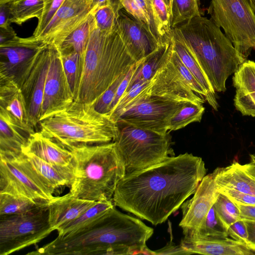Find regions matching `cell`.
<instances>
[{
	"label": "cell",
	"mask_w": 255,
	"mask_h": 255,
	"mask_svg": "<svg viewBox=\"0 0 255 255\" xmlns=\"http://www.w3.org/2000/svg\"><path fill=\"white\" fill-rule=\"evenodd\" d=\"M202 158L185 153L128 174L119 182L113 201L153 225L164 222L191 195L206 175Z\"/></svg>",
	"instance_id": "6da1fadb"
},
{
	"label": "cell",
	"mask_w": 255,
	"mask_h": 255,
	"mask_svg": "<svg viewBox=\"0 0 255 255\" xmlns=\"http://www.w3.org/2000/svg\"><path fill=\"white\" fill-rule=\"evenodd\" d=\"M115 207L81 232L67 237L57 236L26 255H150L146 243L153 229Z\"/></svg>",
	"instance_id": "7a4b0ae2"
},
{
	"label": "cell",
	"mask_w": 255,
	"mask_h": 255,
	"mask_svg": "<svg viewBox=\"0 0 255 255\" xmlns=\"http://www.w3.org/2000/svg\"><path fill=\"white\" fill-rule=\"evenodd\" d=\"M135 62L121 36L118 23L110 31L97 27L86 47L74 101L95 103Z\"/></svg>",
	"instance_id": "3957f363"
},
{
	"label": "cell",
	"mask_w": 255,
	"mask_h": 255,
	"mask_svg": "<svg viewBox=\"0 0 255 255\" xmlns=\"http://www.w3.org/2000/svg\"><path fill=\"white\" fill-rule=\"evenodd\" d=\"M67 149L73 155L74 175L69 192L83 199L113 201L119 182L126 174L115 142Z\"/></svg>",
	"instance_id": "277c9868"
},
{
	"label": "cell",
	"mask_w": 255,
	"mask_h": 255,
	"mask_svg": "<svg viewBox=\"0 0 255 255\" xmlns=\"http://www.w3.org/2000/svg\"><path fill=\"white\" fill-rule=\"evenodd\" d=\"M215 91L226 90V82L246 60L210 19L196 16L176 27Z\"/></svg>",
	"instance_id": "5b68a950"
},
{
	"label": "cell",
	"mask_w": 255,
	"mask_h": 255,
	"mask_svg": "<svg viewBox=\"0 0 255 255\" xmlns=\"http://www.w3.org/2000/svg\"><path fill=\"white\" fill-rule=\"evenodd\" d=\"M38 131L68 148L81 144L114 141L118 135L116 122L98 112L95 103L74 101L62 110L40 121Z\"/></svg>",
	"instance_id": "8992f818"
},
{
	"label": "cell",
	"mask_w": 255,
	"mask_h": 255,
	"mask_svg": "<svg viewBox=\"0 0 255 255\" xmlns=\"http://www.w3.org/2000/svg\"><path fill=\"white\" fill-rule=\"evenodd\" d=\"M118 135L114 141L126 174L160 163L175 156L169 132L160 133L118 120Z\"/></svg>",
	"instance_id": "52a82bcc"
},
{
	"label": "cell",
	"mask_w": 255,
	"mask_h": 255,
	"mask_svg": "<svg viewBox=\"0 0 255 255\" xmlns=\"http://www.w3.org/2000/svg\"><path fill=\"white\" fill-rule=\"evenodd\" d=\"M210 19L247 59L255 48V12L249 0H211Z\"/></svg>",
	"instance_id": "ba28073f"
},
{
	"label": "cell",
	"mask_w": 255,
	"mask_h": 255,
	"mask_svg": "<svg viewBox=\"0 0 255 255\" xmlns=\"http://www.w3.org/2000/svg\"><path fill=\"white\" fill-rule=\"evenodd\" d=\"M48 206L25 213L0 216V255H8L35 245L53 231Z\"/></svg>",
	"instance_id": "9c48e42d"
},
{
	"label": "cell",
	"mask_w": 255,
	"mask_h": 255,
	"mask_svg": "<svg viewBox=\"0 0 255 255\" xmlns=\"http://www.w3.org/2000/svg\"><path fill=\"white\" fill-rule=\"evenodd\" d=\"M147 88L118 120L143 129L167 133L171 118L187 102L150 95L147 93Z\"/></svg>",
	"instance_id": "30bf717a"
},
{
	"label": "cell",
	"mask_w": 255,
	"mask_h": 255,
	"mask_svg": "<svg viewBox=\"0 0 255 255\" xmlns=\"http://www.w3.org/2000/svg\"><path fill=\"white\" fill-rule=\"evenodd\" d=\"M93 0H64L37 39L58 48L88 17Z\"/></svg>",
	"instance_id": "8fae6325"
},
{
	"label": "cell",
	"mask_w": 255,
	"mask_h": 255,
	"mask_svg": "<svg viewBox=\"0 0 255 255\" xmlns=\"http://www.w3.org/2000/svg\"><path fill=\"white\" fill-rule=\"evenodd\" d=\"M49 45L50 61L39 122L62 110L74 101L61 54L56 47Z\"/></svg>",
	"instance_id": "7c38bea8"
},
{
	"label": "cell",
	"mask_w": 255,
	"mask_h": 255,
	"mask_svg": "<svg viewBox=\"0 0 255 255\" xmlns=\"http://www.w3.org/2000/svg\"><path fill=\"white\" fill-rule=\"evenodd\" d=\"M5 158L18 166L51 197H54L56 188L62 186L70 187L74 180L73 167L53 165L31 153L22 152L17 156Z\"/></svg>",
	"instance_id": "4fadbf2b"
},
{
	"label": "cell",
	"mask_w": 255,
	"mask_h": 255,
	"mask_svg": "<svg viewBox=\"0 0 255 255\" xmlns=\"http://www.w3.org/2000/svg\"><path fill=\"white\" fill-rule=\"evenodd\" d=\"M34 36L13 39L0 44V75L15 80L33 64L44 46Z\"/></svg>",
	"instance_id": "5bb4252c"
},
{
	"label": "cell",
	"mask_w": 255,
	"mask_h": 255,
	"mask_svg": "<svg viewBox=\"0 0 255 255\" xmlns=\"http://www.w3.org/2000/svg\"><path fill=\"white\" fill-rule=\"evenodd\" d=\"M50 61V45L45 44L34 65L17 82L24 96L29 124L38 129L46 77Z\"/></svg>",
	"instance_id": "9a60e30c"
},
{
	"label": "cell",
	"mask_w": 255,
	"mask_h": 255,
	"mask_svg": "<svg viewBox=\"0 0 255 255\" xmlns=\"http://www.w3.org/2000/svg\"><path fill=\"white\" fill-rule=\"evenodd\" d=\"M219 193L213 173L206 175L192 198L185 201L181 206L182 218L179 226L184 235L197 234Z\"/></svg>",
	"instance_id": "2e32d148"
},
{
	"label": "cell",
	"mask_w": 255,
	"mask_h": 255,
	"mask_svg": "<svg viewBox=\"0 0 255 255\" xmlns=\"http://www.w3.org/2000/svg\"><path fill=\"white\" fill-rule=\"evenodd\" d=\"M170 55L150 79L147 93L176 101L203 104L205 99L194 93L184 82L171 61Z\"/></svg>",
	"instance_id": "e0dca14e"
},
{
	"label": "cell",
	"mask_w": 255,
	"mask_h": 255,
	"mask_svg": "<svg viewBox=\"0 0 255 255\" xmlns=\"http://www.w3.org/2000/svg\"><path fill=\"white\" fill-rule=\"evenodd\" d=\"M118 25L129 53L136 62L149 55L162 43L141 23L122 9L120 11Z\"/></svg>",
	"instance_id": "ac0fdd59"
},
{
	"label": "cell",
	"mask_w": 255,
	"mask_h": 255,
	"mask_svg": "<svg viewBox=\"0 0 255 255\" xmlns=\"http://www.w3.org/2000/svg\"><path fill=\"white\" fill-rule=\"evenodd\" d=\"M0 193L27 197L48 204L54 197L47 194L10 160L0 157Z\"/></svg>",
	"instance_id": "d6986e66"
},
{
	"label": "cell",
	"mask_w": 255,
	"mask_h": 255,
	"mask_svg": "<svg viewBox=\"0 0 255 255\" xmlns=\"http://www.w3.org/2000/svg\"><path fill=\"white\" fill-rule=\"evenodd\" d=\"M35 131L0 106V156L11 158L21 153Z\"/></svg>",
	"instance_id": "ffe728a7"
},
{
	"label": "cell",
	"mask_w": 255,
	"mask_h": 255,
	"mask_svg": "<svg viewBox=\"0 0 255 255\" xmlns=\"http://www.w3.org/2000/svg\"><path fill=\"white\" fill-rule=\"evenodd\" d=\"M180 245L191 254L212 255H252L253 250L246 245L228 238L210 239L184 235Z\"/></svg>",
	"instance_id": "44dd1931"
},
{
	"label": "cell",
	"mask_w": 255,
	"mask_h": 255,
	"mask_svg": "<svg viewBox=\"0 0 255 255\" xmlns=\"http://www.w3.org/2000/svg\"><path fill=\"white\" fill-rule=\"evenodd\" d=\"M218 188L235 190L255 196V164L234 162L225 167H218L212 173Z\"/></svg>",
	"instance_id": "7402d4cb"
},
{
	"label": "cell",
	"mask_w": 255,
	"mask_h": 255,
	"mask_svg": "<svg viewBox=\"0 0 255 255\" xmlns=\"http://www.w3.org/2000/svg\"><path fill=\"white\" fill-rule=\"evenodd\" d=\"M234 74V105L243 116L255 117V62L246 60Z\"/></svg>",
	"instance_id": "603a6c76"
},
{
	"label": "cell",
	"mask_w": 255,
	"mask_h": 255,
	"mask_svg": "<svg viewBox=\"0 0 255 255\" xmlns=\"http://www.w3.org/2000/svg\"><path fill=\"white\" fill-rule=\"evenodd\" d=\"M22 152L32 154L54 166L73 167L71 152L39 131H36L31 135Z\"/></svg>",
	"instance_id": "cb8c5ba5"
},
{
	"label": "cell",
	"mask_w": 255,
	"mask_h": 255,
	"mask_svg": "<svg viewBox=\"0 0 255 255\" xmlns=\"http://www.w3.org/2000/svg\"><path fill=\"white\" fill-rule=\"evenodd\" d=\"M96 203L78 198L70 192L62 196H54L48 206L50 227L53 231L57 230L78 218Z\"/></svg>",
	"instance_id": "d4e9b609"
},
{
	"label": "cell",
	"mask_w": 255,
	"mask_h": 255,
	"mask_svg": "<svg viewBox=\"0 0 255 255\" xmlns=\"http://www.w3.org/2000/svg\"><path fill=\"white\" fill-rule=\"evenodd\" d=\"M170 35L173 49L183 63L204 89L207 95L206 101L215 110L217 111L219 105L216 99L215 91L186 44L181 33L176 27H174L171 30Z\"/></svg>",
	"instance_id": "484cf974"
},
{
	"label": "cell",
	"mask_w": 255,
	"mask_h": 255,
	"mask_svg": "<svg viewBox=\"0 0 255 255\" xmlns=\"http://www.w3.org/2000/svg\"><path fill=\"white\" fill-rule=\"evenodd\" d=\"M0 106L30 126L27 104L21 89L13 79L3 75H0Z\"/></svg>",
	"instance_id": "4316f807"
},
{
	"label": "cell",
	"mask_w": 255,
	"mask_h": 255,
	"mask_svg": "<svg viewBox=\"0 0 255 255\" xmlns=\"http://www.w3.org/2000/svg\"><path fill=\"white\" fill-rule=\"evenodd\" d=\"M172 48L173 43L170 35L156 50L139 61L125 93L140 81L150 80L168 59Z\"/></svg>",
	"instance_id": "83f0119b"
},
{
	"label": "cell",
	"mask_w": 255,
	"mask_h": 255,
	"mask_svg": "<svg viewBox=\"0 0 255 255\" xmlns=\"http://www.w3.org/2000/svg\"><path fill=\"white\" fill-rule=\"evenodd\" d=\"M115 206L113 201H98L75 220L60 226L58 236L67 237L78 234L94 225Z\"/></svg>",
	"instance_id": "f1b7e54d"
},
{
	"label": "cell",
	"mask_w": 255,
	"mask_h": 255,
	"mask_svg": "<svg viewBox=\"0 0 255 255\" xmlns=\"http://www.w3.org/2000/svg\"><path fill=\"white\" fill-rule=\"evenodd\" d=\"M97 27L94 15L91 12L87 19L69 34L57 48L61 53L71 52L78 53L80 57V71L91 34Z\"/></svg>",
	"instance_id": "f546056e"
},
{
	"label": "cell",
	"mask_w": 255,
	"mask_h": 255,
	"mask_svg": "<svg viewBox=\"0 0 255 255\" xmlns=\"http://www.w3.org/2000/svg\"><path fill=\"white\" fill-rule=\"evenodd\" d=\"M8 5L10 22L18 25L32 18L38 20L43 12L42 0H15Z\"/></svg>",
	"instance_id": "4dcf8cb0"
},
{
	"label": "cell",
	"mask_w": 255,
	"mask_h": 255,
	"mask_svg": "<svg viewBox=\"0 0 255 255\" xmlns=\"http://www.w3.org/2000/svg\"><path fill=\"white\" fill-rule=\"evenodd\" d=\"M48 205L23 196L0 193V216L25 213Z\"/></svg>",
	"instance_id": "1f68e13d"
},
{
	"label": "cell",
	"mask_w": 255,
	"mask_h": 255,
	"mask_svg": "<svg viewBox=\"0 0 255 255\" xmlns=\"http://www.w3.org/2000/svg\"><path fill=\"white\" fill-rule=\"evenodd\" d=\"M204 111L205 108L202 104L186 102L171 118L168 130H176L184 128L191 123L200 122Z\"/></svg>",
	"instance_id": "d6a6232c"
},
{
	"label": "cell",
	"mask_w": 255,
	"mask_h": 255,
	"mask_svg": "<svg viewBox=\"0 0 255 255\" xmlns=\"http://www.w3.org/2000/svg\"><path fill=\"white\" fill-rule=\"evenodd\" d=\"M155 23L163 40L170 35L173 0H151Z\"/></svg>",
	"instance_id": "836d02e7"
},
{
	"label": "cell",
	"mask_w": 255,
	"mask_h": 255,
	"mask_svg": "<svg viewBox=\"0 0 255 255\" xmlns=\"http://www.w3.org/2000/svg\"><path fill=\"white\" fill-rule=\"evenodd\" d=\"M190 235L210 239H225L229 236L228 228L218 216L214 205L209 210L205 223L197 234Z\"/></svg>",
	"instance_id": "e575fe53"
},
{
	"label": "cell",
	"mask_w": 255,
	"mask_h": 255,
	"mask_svg": "<svg viewBox=\"0 0 255 255\" xmlns=\"http://www.w3.org/2000/svg\"><path fill=\"white\" fill-rule=\"evenodd\" d=\"M120 0H111L110 3L98 8L94 14L97 27L103 31H110L118 23L120 10L123 9Z\"/></svg>",
	"instance_id": "d590c367"
},
{
	"label": "cell",
	"mask_w": 255,
	"mask_h": 255,
	"mask_svg": "<svg viewBox=\"0 0 255 255\" xmlns=\"http://www.w3.org/2000/svg\"><path fill=\"white\" fill-rule=\"evenodd\" d=\"M200 15L198 0H173L172 28Z\"/></svg>",
	"instance_id": "8d00e7d4"
},
{
	"label": "cell",
	"mask_w": 255,
	"mask_h": 255,
	"mask_svg": "<svg viewBox=\"0 0 255 255\" xmlns=\"http://www.w3.org/2000/svg\"><path fill=\"white\" fill-rule=\"evenodd\" d=\"M214 206L226 227L240 219V212L237 205L225 194L219 192Z\"/></svg>",
	"instance_id": "74e56055"
},
{
	"label": "cell",
	"mask_w": 255,
	"mask_h": 255,
	"mask_svg": "<svg viewBox=\"0 0 255 255\" xmlns=\"http://www.w3.org/2000/svg\"><path fill=\"white\" fill-rule=\"evenodd\" d=\"M60 53L68 82L75 97L79 78L80 55L74 52Z\"/></svg>",
	"instance_id": "f35d334b"
},
{
	"label": "cell",
	"mask_w": 255,
	"mask_h": 255,
	"mask_svg": "<svg viewBox=\"0 0 255 255\" xmlns=\"http://www.w3.org/2000/svg\"><path fill=\"white\" fill-rule=\"evenodd\" d=\"M170 60L186 84L194 93L206 101L207 95L204 89L183 63L173 48L170 55Z\"/></svg>",
	"instance_id": "ab89813d"
},
{
	"label": "cell",
	"mask_w": 255,
	"mask_h": 255,
	"mask_svg": "<svg viewBox=\"0 0 255 255\" xmlns=\"http://www.w3.org/2000/svg\"><path fill=\"white\" fill-rule=\"evenodd\" d=\"M120 2L126 11L133 18L141 23L159 41L164 40L156 32L150 21L134 0H120Z\"/></svg>",
	"instance_id": "60d3db41"
},
{
	"label": "cell",
	"mask_w": 255,
	"mask_h": 255,
	"mask_svg": "<svg viewBox=\"0 0 255 255\" xmlns=\"http://www.w3.org/2000/svg\"><path fill=\"white\" fill-rule=\"evenodd\" d=\"M64 0H42L43 8L42 15L38 20L33 36L37 37L48 25Z\"/></svg>",
	"instance_id": "b9f144b4"
},
{
	"label": "cell",
	"mask_w": 255,
	"mask_h": 255,
	"mask_svg": "<svg viewBox=\"0 0 255 255\" xmlns=\"http://www.w3.org/2000/svg\"><path fill=\"white\" fill-rule=\"evenodd\" d=\"M128 72L121 75L95 101V107L98 112L104 114H109L110 107L115 98L118 88Z\"/></svg>",
	"instance_id": "7bdbcfd3"
},
{
	"label": "cell",
	"mask_w": 255,
	"mask_h": 255,
	"mask_svg": "<svg viewBox=\"0 0 255 255\" xmlns=\"http://www.w3.org/2000/svg\"><path fill=\"white\" fill-rule=\"evenodd\" d=\"M218 190L236 204L246 206L255 205V196L231 189L221 188H218Z\"/></svg>",
	"instance_id": "ee69618b"
},
{
	"label": "cell",
	"mask_w": 255,
	"mask_h": 255,
	"mask_svg": "<svg viewBox=\"0 0 255 255\" xmlns=\"http://www.w3.org/2000/svg\"><path fill=\"white\" fill-rule=\"evenodd\" d=\"M229 236L233 239L247 245L248 241V233L245 222L240 219L231 225L228 229Z\"/></svg>",
	"instance_id": "f6af8a7d"
},
{
	"label": "cell",
	"mask_w": 255,
	"mask_h": 255,
	"mask_svg": "<svg viewBox=\"0 0 255 255\" xmlns=\"http://www.w3.org/2000/svg\"><path fill=\"white\" fill-rule=\"evenodd\" d=\"M138 63V61L136 62L129 69L126 76L121 82L120 84L119 85L115 98L110 107L109 113L108 115L113 111L114 108L116 107L120 100L124 94L127 90L129 81L131 78L133 73L137 66Z\"/></svg>",
	"instance_id": "bcb514c9"
},
{
	"label": "cell",
	"mask_w": 255,
	"mask_h": 255,
	"mask_svg": "<svg viewBox=\"0 0 255 255\" xmlns=\"http://www.w3.org/2000/svg\"><path fill=\"white\" fill-rule=\"evenodd\" d=\"M191 255V254L180 245L176 246L171 241L164 247L156 251H152V255Z\"/></svg>",
	"instance_id": "7dc6e473"
},
{
	"label": "cell",
	"mask_w": 255,
	"mask_h": 255,
	"mask_svg": "<svg viewBox=\"0 0 255 255\" xmlns=\"http://www.w3.org/2000/svg\"><path fill=\"white\" fill-rule=\"evenodd\" d=\"M236 204L239 208L240 212V219L255 221V205L246 206L238 204Z\"/></svg>",
	"instance_id": "c3c4849f"
},
{
	"label": "cell",
	"mask_w": 255,
	"mask_h": 255,
	"mask_svg": "<svg viewBox=\"0 0 255 255\" xmlns=\"http://www.w3.org/2000/svg\"><path fill=\"white\" fill-rule=\"evenodd\" d=\"M244 220L248 233V241L246 246L255 252V221Z\"/></svg>",
	"instance_id": "681fc988"
},
{
	"label": "cell",
	"mask_w": 255,
	"mask_h": 255,
	"mask_svg": "<svg viewBox=\"0 0 255 255\" xmlns=\"http://www.w3.org/2000/svg\"><path fill=\"white\" fill-rule=\"evenodd\" d=\"M16 36V33L10 25L5 27H0V44L13 39Z\"/></svg>",
	"instance_id": "f907efd6"
},
{
	"label": "cell",
	"mask_w": 255,
	"mask_h": 255,
	"mask_svg": "<svg viewBox=\"0 0 255 255\" xmlns=\"http://www.w3.org/2000/svg\"><path fill=\"white\" fill-rule=\"evenodd\" d=\"M10 23L8 3L0 4V27H7Z\"/></svg>",
	"instance_id": "816d5d0a"
},
{
	"label": "cell",
	"mask_w": 255,
	"mask_h": 255,
	"mask_svg": "<svg viewBox=\"0 0 255 255\" xmlns=\"http://www.w3.org/2000/svg\"><path fill=\"white\" fill-rule=\"evenodd\" d=\"M111 0H93L91 12H95L98 8L110 3Z\"/></svg>",
	"instance_id": "f5cc1de1"
},
{
	"label": "cell",
	"mask_w": 255,
	"mask_h": 255,
	"mask_svg": "<svg viewBox=\"0 0 255 255\" xmlns=\"http://www.w3.org/2000/svg\"><path fill=\"white\" fill-rule=\"evenodd\" d=\"M15 0H0V4H3L13 1Z\"/></svg>",
	"instance_id": "db71d44e"
},
{
	"label": "cell",
	"mask_w": 255,
	"mask_h": 255,
	"mask_svg": "<svg viewBox=\"0 0 255 255\" xmlns=\"http://www.w3.org/2000/svg\"><path fill=\"white\" fill-rule=\"evenodd\" d=\"M250 4L255 12V0H249Z\"/></svg>",
	"instance_id": "11a10c76"
},
{
	"label": "cell",
	"mask_w": 255,
	"mask_h": 255,
	"mask_svg": "<svg viewBox=\"0 0 255 255\" xmlns=\"http://www.w3.org/2000/svg\"><path fill=\"white\" fill-rule=\"evenodd\" d=\"M251 161L255 164V154H252L250 155Z\"/></svg>",
	"instance_id": "9f6ffc18"
}]
</instances>
